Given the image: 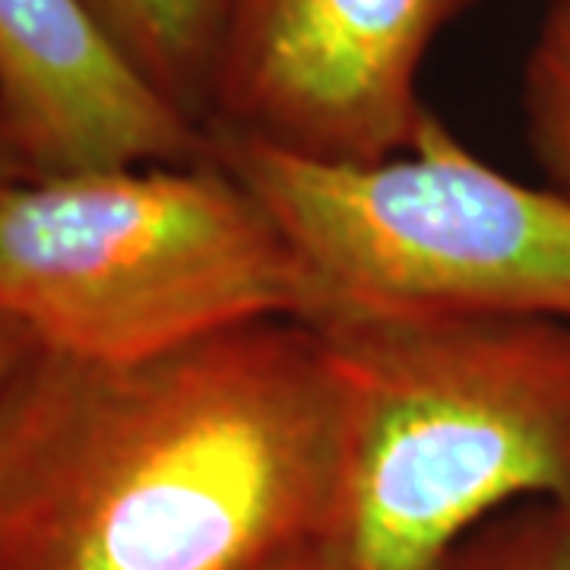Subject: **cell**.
Masks as SVG:
<instances>
[{
	"instance_id": "obj_9",
	"label": "cell",
	"mask_w": 570,
	"mask_h": 570,
	"mask_svg": "<svg viewBox=\"0 0 570 570\" xmlns=\"http://www.w3.org/2000/svg\"><path fill=\"white\" fill-rule=\"evenodd\" d=\"M434 570H570V504L504 510L463 535Z\"/></svg>"
},
{
	"instance_id": "obj_8",
	"label": "cell",
	"mask_w": 570,
	"mask_h": 570,
	"mask_svg": "<svg viewBox=\"0 0 570 570\" xmlns=\"http://www.w3.org/2000/svg\"><path fill=\"white\" fill-rule=\"evenodd\" d=\"M523 124L535 165L570 200V0H551L523 63Z\"/></svg>"
},
{
	"instance_id": "obj_7",
	"label": "cell",
	"mask_w": 570,
	"mask_h": 570,
	"mask_svg": "<svg viewBox=\"0 0 570 570\" xmlns=\"http://www.w3.org/2000/svg\"><path fill=\"white\" fill-rule=\"evenodd\" d=\"M127 61L206 127L219 0H82Z\"/></svg>"
},
{
	"instance_id": "obj_11",
	"label": "cell",
	"mask_w": 570,
	"mask_h": 570,
	"mask_svg": "<svg viewBox=\"0 0 570 570\" xmlns=\"http://www.w3.org/2000/svg\"><path fill=\"white\" fill-rule=\"evenodd\" d=\"M264 570H343L340 568V561H336V554L330 546H311V549L302 551H292V554H285L279 561H273V564H266Z\"/></svg>"
},
{
	"instance_id": "obj_1",
	"label": "cell",
	"mask_w": 570,
	"mask_h": 570,
	"mask_svg": "<svg viewBox=\"0 0 570 570\" xmlns=\"http://www.w3.org/2000/svg\"><path fill=\"white\" fill-rule=\"evenodd\" d=\"M343 463L302 321L137 362L36 346L0 390V570H264L330 546Z\"/></svg>"
},
{
	"instance_id": "obj_6",
	"label": "cell",
	"mask_w": 570,
	"mask_h": 570,
	"mask_svg": "<svg viewBox=\"0 0 570 570\" xmlns=\"http://www.w3.org/2000/svg\"><path fill=\"white\" fill-rule=\"evenodd\" d=\"M0 111L29 178L209 156L204 124L124 58L82 0H0Z\"/></svg>"
},
{
	"instance_id": "obj_10",
	"label": "cell",
	"mask_w": 570,
	"mask_h": 570,
	"mask_svg": "<svg viewBox=\"0 0 570 570\" xmlns=\"http://www.w3.org/2000/svg\"><path fill=\"white\" fill-rule=\"evenodd\" d=\"M36 346H39V340L17 317L0 311V390L17 374V367L32 355Z\"/></svg>"
},
{
	"instance_id": "obj_4",
	"label": "cell",
	"mask_w": 570,
	"mask_h": 570,
	"mask_svg": "<svg viewBox=\"0 0 570 570\" xmlns=\"http://www.w3.org/2000/svg\"><path fill=\"white\" fill-rule=\"evenodd\" d=\"M213 159L261 200L305 273L311 311L570 321V200L472 156L434 111L387 163L302 159L206 127Z\"/></svg>"
},
{
	"instance_id": "obj_12",
	"label": "cell",
	"mask_w": 570,
	"mask_h": 570,
	"mask_svg": "<svg viewBox=\"0 0 570 570\" xmlns=\"http://www.w3.org/2000/svg\"><path fill=\"white\" fill-rule=\"evenodd\" d=\"M22 178H29V168L22 163L20 149H17V142H13V134H10V127H7V118H3V111H0V190H3L7 184L22 181Z\"/></svg>"
},
{
	"instance_id": "obj_5",
	"label": "cell",
	"mask_w": 570,
	"mask_h": 570,
	"mask_svg": "<svg viewBox=\"0 0 570 570\" xmlns=\"http://www.w3.org/2000/svg\"><path fill=\"white\" fill-rule=\"evenodd\" d=\"M475 0H219L206 127L317 163L409 153L431 108L419 70Z\"/></svg>"
},
{
	"instance_id": "obj_3",
	"label": "cell",
	"mask_w": 570,
	"mask_h": 570,
	"mask_svg": "<svg viewBox=\"0 0 570 570\" xmlns=\"http://www.w3.org/2000/svg\"><path fill=\"white\" fill-rule=\"evenodd\" d=\"M0 311L45 348L137 362L254 321H305V273L213 159L0 190Z\"/></svg>"
},
{
	"instance_id": "obj_2",
	"label": "cell",
	"mask_w": 570,
	"mask_h": 570,
	"mask_svg": "<svg viewBox=\"0 0 570 570\" xmlns=\"http://www.w3.org/2000/svg\"><path fill=\"white\" fill-rule=\"evenodd\" d=\"M346 412L343 570H434L527 501L570 504V321L539 314L311 321Z\"/></svg>"
}]
</instances>
